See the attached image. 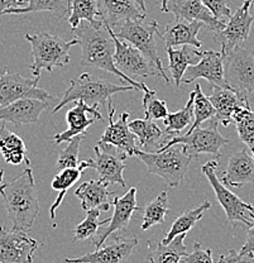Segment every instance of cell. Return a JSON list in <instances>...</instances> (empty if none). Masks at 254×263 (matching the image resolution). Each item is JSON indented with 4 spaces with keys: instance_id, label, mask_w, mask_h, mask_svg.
<instances>
[{
    "instance_id": "cell-30",
    "label": "cell",
    "mask_w": 254,
    "mask_h": 263,
    "mask_svg": "<svg viewBox=\"0 0 254 263\" xmlns=\"http://www.w3.org/2000/svg\"><path fill=\"white\" fill-rule=\"evenodd\" d=\"M83 21L90 23L95 28H100L104 26L97 0H72L70 15H68V23L71 28L73 29L79 27V24Z\"/></svg>"
},
{
    "instance_id": "cell-9",
    "label": "cell",
    "mask_w": 254,
    "mask_h": 263,
    "mask_svg": "<svg viewBox=\"0 0 254 263\" xmlns=\"http://www.w3.org/2000/svg\"><path fill=\"white\" fill-rule=\"evenodd\" d=\"M225 81L238 94L249 98L254 94V49L238 46L224 54Z\"/></svg>"
},
{
    "instance_id": "cell-22",
    "label": "cell",
    "mask_w": 254,
    "mask_h": 263,
    "mask_svg": "<svg viewBox=\"0 0 254 263\" xmlns=\"http://www.w3.org/2000/svg\"><path fill=\"white\" fill-rule=\"evenodd\" d=\"M114 205V214L111 216V220L109 223L108 228H105L100 234L99 239L95 240V247L99 249L104 246L105 240L114 234L118 230H124L128 228L130 223V219L134 212L141 210V208L136 205V189H129L125 195L115 197L113 201Z\"/></svg>"
},
{
    "instance_id": "cell-3",
    "label": "cell",
    "mask_w": 254,
    "mask_h": 263,
    "mask_svg": "<svg viewBox=\"0 0 254 263\" xmlns=\"http://www.w3.org/2000/svg\"><path fill=\"white\" fill-rule=\"evenodd\" d=\"M130 90L134 91L138 89L133 85L111 84L108 80L84 72L79 78L71 80L70 87L65 91L64 97L53 108V113H58L68 103H75L77 100L84 101L90 106L99 108L100 105L108 104L114 94H118L122 91H130Z\"/></svg>"
},
{
    "instance_id": "cell-48",
    "label": "cell",
    "mask_w": 254,
    "mask_h": 263,
    "mask_svg": "<svg viewBox=\"0 0 254 263\" xmlns=\"http://www.w3.org/2000/svg\"><path fill=\"white\" fill-rule=\"evenodd\" d=\"M136 4L141 7V9L143 10L144 13H147V7H146V0H135Z\"/></svg>"
},
{
    "instance_id": "cell-18",
    "label": "cell",
    "mask_w": 254,
    "mask_h": 263,
    "mask_svg": "<svg viewBox=\"0 0 254 263\" xmlns=\"http://www.w3.org/2000/svg\"><path fill=\"white\" fill-rule=\"evenodd\" d=\"M138 245V238H116L110 245L77 258H66L65 263H125Z\"/></svg>"
},
{
    "instance_id": "cell-23",
    "label": "cell",
    "mask_w": 254,
    "mask_h": 263,
    "mask_svg": "<svg viewBox=\"0 0 254 263\" xmlns=\"http://www.w3.org/2000/svg\"><path fill=\"white\" fill-rule=\"evenodd\" d=\"M104 23L119 27L128 21H144L147 13L141 9L135 0H97Z\"/></svg>"
},
{
    "instance_id": "cell-10",
    "label": "cell",
    "mask_w": 254,
    "mask_h": 263,
    "mask_svg": "<svg viewBox=\"0 0 254 263\" xmlns=\"http://www.w3.org/2000/svg\"><path fill=\"white\" fill-rule=\"evenodd\" d=\"M40 78L41 76H35L34 79L24 78L19 73L10 72L9 68L5 67L4 72L0 76V106L9 105L22 99L57 101V99L52 97L50 92L38 87Z\"/></svg>"
},
{
    "instance_id": "cell-41",
    "label": "cell",
    "mask_w": 254,
    "mask_h": 263,
    "mask_svg": "<svg viewBox=\"0 0 254 263\" xmlns=\"http://www.w3.org/2000/svg\"><path fill=\"white\" fill-rule=\"evenodd\" d=\"M84 137L86 136H77L68 142L66 148L60 152L58 160H57V170L61 171L65 168H72V167H79V153H80V144Z\"/></svg>"
},
{
    "instance_id": "cell-43",
    "label": "cell",
    "mask_w": 254,
    "mask_h": 263,
    "mask_svg": "<svg viewBox=\"0 0 254 263\" xmlns=\"http://www.w3.org/2000/svg\"><path fill=\"white\" fill-rule=\"evenodd\" d=\"M203 3L209 8L212 15L217 19H219V21L224 18H230L233 15L230 7L228 5L226 0H203Z\"/></svg>"
},
{
    "instance_id": "cell-33",
    "label": "cell",
    "mask_w": 254,
    "mask_h": 263,
    "mask_svg": "<svg viewBox=\"0 0 254 263\" xmlns=\"http://www.w3.org/2000/svg\"><path fill=\"white\" fill-rule=\"evenodd\" d=\"M186 234H180L168 245L162 242L149 253L148 259L151 263H180L187 256V248L185 246Z\"/></svg>"
},
{
    "instance_id": "cell-45",
    "label": "cell",
    "mask_w": 254,
    "mask_h": 263,
    "mask_svg": "<svg viewBox=\"0 0 254 263\" xmlns=\"http://www.w3.org/2000/svg\"><path fill=\"white\" fill-rule=\"evenodd\" d=\"M27 4V0H0V15L3 12L13 8H21Z\"/></svg>"
},
{
    "instance_id": "cell-35",
    "label": "cell",
    "mask_w": 254,
    "mask_h": 263,
    "mask_svg": "<svg viewBox=\"0 0 254 263\" xmlns=\"http://www.w3.org/2000/svg\"><path fill=\"white\" fill-rule=\"evenodd\" d=\"M168 210L169 206L167 191H162L152 202H149L144 208L143 221H142L141 226L142 230H148L152 227L165 223Z\"/></svg>"
},
{
    "instance_id": "cell-17",
    "label": "cell",
    "mask_w": 254,
    "mask_h": 263,
    "mask_svg": "<svg viewBox=\"0 0 254 263\" xmlns=\"http://www.w3.org/2000/svg\"><path fill=\"white\" fill-rule=\"evenodd\" d=\"M96 120H103V115L99 113V108L87 105L81 100L75 101V106L66 113L68 128L62 133L54 134V143L61 144L64 142H70L77 136H86L87 128L94 124Z\"/></svg>"
},
{
    "instance_id": "cell-36",
    "label": "cell",
    "mask_w": 254,
    "mask_h": 263,
    "mask_svg": "<svg viewBox=\"0 0 254 263\" xmlns=\"http://www.w3.org/2000/svg\"><path fill=\"white\" fill-rule=\"evenodd\" d=\"M233 123H236L238 136L240 141L247 146L254 155V110L250 105L244 106L234 115Z\"/></svg>"
},
{
    "instance_id": "cell-37",
    "label": "cell",
    "mask_w": 254,
    "mask_h": 263,
    "mask_svg": "<svg viewBox=\"0 0 254 263\" xmlns=\"http://www.w3.org/2000/svg\"><path fill=\"white\" fill-rule=\"evenodd\" d=\"M193 92V123L190 130H193L198 128L201 123L206 122V120H211L217 117V110H215L214 105L210 101L209 97L204 94L201 90V86L196 84L195 91Z\"/></svg>"
},
{
    "instance_id": "cell-32",
    "label": "cell",
    "mask_w": 254,
    "mask_h": 263,
    "mask_svg": "<svg viewBox=\"0 0 254 263\" xmlns=\"http://www.w3.org/2000/svg\"><path fill=\"white\" fill-rule=\"evenodd\" d=\"M210 208H211V202L205 201L201 205H199V206L193 208V209L187 210V212L181 214V215L173 221L171 229L168 230L166 237L163 238L162 240L163 245H168V243H171L177 235L187 234V233L195 227V224L198 223L199 220L203 219L204 214L206 213Z\"/></svg>"
},
{
    "instance_id": "cell-27",
    "label": "cell",
    "mask_w": 254,
    "mask_h": 263,
    "mask_svg": "<svg viewBox=\"0 0 254 263\" xmlns=\"http://www.w3.org/2000/svg\"><path fill=\"white\" fill-rule=\"evenodd\" d=\"M0 153L7 163L15 164V166L23 162L28 166L31 164L24 141L18 134L8 129L5 123L0 125Z\"/></svg>"
},
{
    "instance_id": "cell-34",
    "label": "cell",
    "mask_w": 254,
    "mask_h": 263,
    "mask_svg": "<svg viewBox=\"0 0 254 263\" xmlns=\"http://www.w3.org/2000/svg\"><path fill=\"white\" fill-rule=\"evenodd\" d=\"M48 12L54 14L58 18H65L70 14L68 4L66 0H27L26 7L13 8L3 12L2 15L5 14H29V13Z\"/></svg>"
},
{
    "instance_id": "cell-44",
    "label": "cell",
    "mask_w": 254,
    "mask_h": 263,
    "mask_svg": "<svg viewBox=\"0 0 254 263\" xmlns=\"http://www.w3.org/2000/svg\"><path fill=\"white\" fill-rule=\"evenodd\" d=\"M218 263H254V252L242 253L236 249H230L228 253L221 254Z\"/></svg>"
},
{
    "instance_id": "cell-16",
    "label": "cell",
    "mask_w": 254,
    "mask_h": 263,
    "mask_svg": "<svg viewBox=\"0 0 254 263\" xmlns=\"http://www.w3.org/2000/svg\"><path fill=\"white\" fill-rule=\"evenodd\" d=\"M187 76L184 78V84H192L198 79H205L215 86H229L224 75V54L221 51L201 52L198 64L191 65L187 68Z\"/></svg>"
},
{
    "instance_id": "cell-24",
    "label": "cell",
    "mask_w": 254,
    "mask_h": 263,
    "mask_svg": "<svg viewBox=\"0 0 254 263\" xmlns=\"http://www.w3.org/2000/svg\"><path fill=\"white\" fill-rule=\"evenodd\" d=\"M205 24L203 22H187L184 19L174 18L166 26L163 33L160 32V37L165 41L166 48L176 46H191L200 48L201 41H199L198 33Z\"/></svg>"
},
{
    "instance_id": "cell-29",
    "label": "cell",
    "mask_w": 254,
    "mask_h": 263,
    "mask_svg": "<svg viewBox=\"0 0 254 263\" xmlns=\"http://www.w3.org/2000/svg\"><path fill=\"white\" fill-rule=\"evenodd\" d=\"M190 47L191 46H184L180 49H176L174 47L167 48L168 70L177 87L181 85L182 80H184L187 68L191 65H195V61H199V60H195V57H200L201 54V51L193 49L195 47Z\"/></svg>"
},
{
    "instance_id": "cell-31",
    "label": "cell",
    "mask_w": 254,
    "mask_h": 263,
    "mask_svg": "<svg viewBox=\"0 0 254 263\" xmlns=\"http://www.w3.org/2000/svg\"><path fill=\"white\" fill-rule=\"evenodd\" d=\"M129 128L138 137L139 148L147 147H162L166 144L167 139L163 138L162 130L160 129L154 120L144 118V119H134L129 122ZM158 148V149H160Z\"/></svg>"
},
{
    "instance_id": "cell-2",
    "label": "cell",
    "mask_w": 254,
    "mask_h": 263,
    "mask_svg": "<svg viewBox=\"0 0 254 263\" xmlns=\"http://www.w3.org/2000/svg\"><path fill=\"white\" fill-rule=\"evenodd\" d=\"M0 195L4 200V206L13 223V229L28 232L40 214L37 185L31 167H27L10 182L2 183Z\"/></svg>"
},
{
    "instance_id": "cell-38",
    "label": "cell",
    "mask_w": 254,
    "mask_h": 263,
    "mask_svg": "<svg viewBox=\"0 0 254 263\" xmlns=\"http://www.w3.org/2000/svg\"><path fill=\"white\" fill-rule=\"evenodd\" d=\"M166 125V132L169 136L177 134L184 130L188 124L193 123V92H191L187 104L176 113H169L166 119H163Z\"/></svg>"
},
{
    "instance_id": "cell-7",
    "label": "cell",
    "mask_w": 254,
    "mask_h": 263,
    "mask_svg": "<svg viewBox=\"0 0 254 263\" xmlns=\"http://www.w3.org/2000/svg\"><path fill=\"white\" fill-rule=\"evenodd\" d=\"M218 127L219 122L217 119H211L207 127L204 128L199 125L193 130H188L184 136L180 134L176 137H169L166 144H163L158 151H165L176 144H182L185 151L193 158L199 155H211L215 158H219L220 149L230 141L221 136Z\"/></svg>"
},
{
    "instance_id": "cell-8",
    "label": "cell",
    "mask_w": 254,
    "mask_h": 263,
    "mask_svg": "<svg viewBox=\"0 0 254 263\" xmlns=\"http://www.w3.org/2000/svg\"><path fill=\"white\" fill-rule=\"evenodd\" d=\"M114 33L120 40L127 41L135 48H138L157 68L161 78H163V80L167 84L171 82L168 76L166 75L160 53H158L157 45H155L154 34H160L157 21H152L149 23H146L144 21H128L120 24L119 31Z\"/></svg>"
},
{
    "instance_id": "cell-47",
    "label": "cell",
    "mask_w": 254,
    "mask_h": 263,
    "mask_svg": "<svg viewBox=\"0 0 254 263\" xmlns=\"http://www.w3.org/2000/svg\"><path fill=\"white\" fill-rule=\"evenodd\" d=\"M168 2L169 0H161V12L162 13H168L167 10V5H168Z\"/></svg>"
},
{
    "instance_id": "cell-19",
    "label": "cell",
    "mask_w": 254,
    "mask_h": 263,
    "mask_svg": "<svg viewBox=\"0 0 254 263\" xmlns=\"http://www.w3.org/2000/svg\"><path fill=\"white\" fill-rule=\"evenodd\" d=\"M167 10L177 19L203 22L205 27L214 33L221 31L225 27V22L215 18L203 0H169Z\"/></svg>"
},
{
    "instance_id": "cell-28",
    "label": "cell",
    "mask_w": 254,
    "mask_h": 263,
    "mask_svg": "<svg viewBox=\"0 0 254 263\" xmlns=\"http://www.w3.org/2000/svg\"><path fill=\"white\" fill-rule=\"evenodd\" d=\"M85 170H87V166L86 163H85V161H83V162H80V166L79 167L61 170V171L53 177V180H52L51 182V186L53 190L58 191V196L56 197V200H54V202L50 208V216L52 221H53L54 218H56V210L58 209L61 202L64 201L67 191L81 179Z\"/></svg>"
},
{
    "instance_id": "cell-39",
    "label": "cell",
    "mask_w": 254,
    "mask_h": 263,
    "mask_svg": "<svg viewBox=\"0 0 254 263\" xmlns=\"http://www.w3.org/2000/svg\"><path fill=\"white\" fill-rule=\"evenodd\" d=\"M102 210L100 209H92L89 210L86 215V219L81 221L75 229H73V240H86L89 238H91L92 235H95L99 230L100 227L104 223H110L111 218L105 219V220L100 221L99 215Z\"/></svg>"
},
{
    "instance_id": "cell-5",
    "label": "cell",
    "mask_w": 254,
    "mask_h": 263,
    "mask_svg": "<svg viewBox=\"0 0 254 263\" xmlns=\"http://www.w3.org/2000/svg\"><path fill=\"white\" fill-rule=\"evenodd\" d=\"M26 40L32 46L33 64L29 65L32 75L41 76L43 70L52 72L56 67H64L70 62V48L79 41H65L58 35L42 32L38 34L26 33Z\"/></svg>"
},
{
    "instance_id": "cell-14",
    "label": "cell",
    "mask_w": 254,
    "mask_h": 263,
    "mask_svg": "<svg viewBox=\"0 0 254 263\" xmlns=\"http://www.w3.org/2000/svg\"><path fill=\"white\" fill-rule=\"evenodd\" d=\"M108 114H109V124L105 132L99 139L100 143L111 144L118 148L120 152L125 153L128 157L134 156L136 147V139L138 137L130 130L129 119L130 114L128 111H123L120 114L118 120H114V114H115V108L113 105V100L108 103Z\"/></svg>"
},
{
    "instance_id": "cell-12",
    "label": "cell",
    "mask_w": 254,
    "mask_h": 263,
    "mask_svg": "<svg viewBox=\"0 0 254 263\" xmlns=\"http://www.w3.org/2000/svg\"><path fill=\"white\" fill-rule=\"evenodd\" d=\"M38 242L24 230L0 227V263H32Z\"/></svg>"
},
{
    "instance_id": "cell-25",
    "label": "cell",
    "mask_w": 254,
    "mask_h": 263,
    "mask_svg": "<svg viewBox=\"0 0 254 263\" xmlns=\"http://www.w3.org/2000/svg\"><path fill=\"white\" fill-rule=\"evenodd\" d=\"M221 181L231 187H242L254 182V155L248 148L234 153L221 175Z\"/></svg>"
},
{
    "instance_id": "cell-11",
    "label": "cell",
    "mask_w": 254,
    "mask_h": 263,
    "mask_svg": "<svg viewBox=\"0 0 254 263\" xmlns=\"http://www.w3.org/2000/svg\"><path fill=\"white\" fill-rule=\"evenodd\" d=\"M254 7V0H245L240 8H238L228 23L219 32L215 33V41L220 43L223 54L229 53L238 46H242L249 37L254 16L250 9Z\"/></svg>"
},
{
    "instance_id": "cell-6",
    "label": "cell",
    "mask_w": 254,
    "mask_h": 263,
    "mask_svg": "<svg viewBox=\"0 0 254 263\" xmlns=\"http://www.w3.org/2000/svg\"><path fill=\"white\" fill-rule=\"evenodd\" d=\"M217 170L218 162L215 160L209 161L201 167V171L206 176L218 201L226 214L228 221L233 227L240 226L243 228H250L254 224V206L231 193L225 183L218 177Z\"/></svg>"
},
{
    "instance_id": "cell-46",
    "label": "cell",
    "mask_w": 254,
    "mask_h": 263,
    "mask_svg": "<svg viewBox=\"0 0 254 263\" xmlns=\"http://www.w3.org/2000/svg\"><path fill=\"white\" fill-rule=\"evenodd\" d=\"M242 253H250L254 252V224L250 228H248L247 232V240H245L244 246L240 249Z\"/></svg>"
},
{
    "instance_id": "cell-26",
    "label": "cell",
    "mask_w": 254,
    "mask_h": 263,
    "mask_svg": "<svg viewBox=\"0 0 254 263\" xmlns=\"http://www.w3.org/2000/svg\"><path fill=\"white\" fill-rule=\"evenodd\" d=\"M110 183L102 179L85 181L75 191V195L81 200V208L85 212L100 209L108 212L110 209L111 193L109 190Z\"/></svg>"
},
{
    "instance_id": "cell-50",
    "label": "cell",
    "mask_w": 254,
    "mask_h": 263,
    "mask_svg": "<svg viewBox=\"0 0 254 263\" xmlns=\"http://www.w3.org/2000/svg\"><path fill=\"white\" fill-rule=\"evenodd\" d=\"M67 4H68V9L71 10V5H72V0H66Z\"/></svg>"
},
{
    "instance_id": "cell-4",
    "label": "cell",
    "mask_w": 254,
    "mask_h": 263,
    "mask_svg": "<svg viewBox=\"0 0 254 263\" xmlns=\"http://www.w3.org/2000/svg\"><path fill=\"white\" fill-rule=\"evenodd\" d=\"M134 156L143 161L149 174L160 176L169 187H177L182 182L193 158L182 144L155 152H146L138 147Z\"/></svg>"
},
{
    "instance_id": "cell-40",
    "label": "cell",
    "mask_w": 254,
    "mask_h": 263,
    "mask_svg": "<svg viewBox=\"0 0 254 263\" xmlns=\"http://www.w3.org/2000/svg\"><path fill=\"white\" fill-rule=\"evenodd\" d=\"M143 109L146 118L152 120H163L166 119L169 114L166 101L157 98L154 90L148 89V87L144 89Z\"/></svg>"
},
{
    "instance_id": "cell-49",
    "label": "cell",
    "mask_w": 254,
    "mask_h": 263,
    "mask_svg": "<svg viewBox=\"0 0 254 263\" xmlns=\"http://www.w3.org/2000/svg\"><path fill=\"white\" fill-rule=\"evenodd\" d=\"M4 170H0V185H2V183H3V179H4Z\"/></svg>"
},
{
    "instance_id": "cell-42",
    "label": "cell",
    "mask_w": 254,
    "mask_h": 263,
    "mask_svg": "<svg viewBox=\"0 0 254 263\" xmlns=\"http://www.w3.org/2000/svg\"><path fill=\"white\" fill-rule=\"evenodd\" d=\"M185 263H214L211 249H204L200 243L193 246V251L184 258Z\"/></svg>"
},
{
    "instance_id": "cell-15",
    "label": "cell",
    "mask_w": 254,
    "mask_h": 263,
    "mask_svg": "<svg viewBox=\"0 0 254 263\" xmlns=\"http://www.w3.org/2000/svg\"><path fill=\"white\" fill-rule=\"evenodd\" d=\"M111 33H113L114 42H115L114 61H115L116 67L120 71H123L127 75L130 73V75H136L141 76V78L160 75L157 68L149 62V60L138 48H135L127 41L120 40L114 32Z\"/></svg>"
},
{
    "instance_id": "cell-13",
    "label": "cell",
    "mask_w": 254,
    "mask_h": 263,
    "mask_svg": "<svg viewBox=\"0 0 254 263\" xmlns=\"http://www.w3.org/2000/svg\"><path fill=\"white\" fill-rule=\"evenodd\" d=\"M113 147L111 144L97 142L96 146L94 147L95 158L86 160L85 163L87 168H94L96 171L99 179L109 183H118L124 187L127 182L123 177V171L125 170V164L123 163V161L128 156L118 151V148Z\"/></svg>"
},
{
    "instance_id": "cell-1",
    "label": "cell",
    "mask_w": 254,
    "mask_h": 263,
    "mask_svg": "<svg viewBox=\"0 0 254 263\" xmlns=\"http://www.w3.org/2000/svg\"><path fill=\"white\" fill-rule=\"evenodd\" d=\"M72 31L75 33V38L79 41V45L81 46V65L108 71L141 91H144L147 87L144 82L132 80L130 76L116 67L114 61L115 42L110 26L104 23L100 28H95L90 23L83 21Z\"/></svg>"
},
{
    "instance_id": "cell-21",
    "label": "cell",
    "mask_w": 254,
    "mask_h": 263,
    "mask_svg": "<svg viewBox=\"0 0 254 263\" xmlns=\"http://www.w3.org/2000/svg\"><path fill=\"white\" fill-rule=\"evenodd\" d=\"M50 106V101L38 99H22L9 105L0 106V122L12 123L19 128L24 124H35L41 114Z\"/></svg>"
},
{
    "instance_id": "cell-20",
    "label": "cell",
    "mask_w": 254,
    "mask_h": 263,
    "mask_svg": "<svg viewBox=\"0 0 254 263\" xmlns=\"http://www.w3.org/2000/svg\"><path fill=\"white\" fill-rule=\"evenodd\" d=\"M209 99L217 110V117L214 119H217L224 127H228L233 122L234 115L240 109L250 105L249 98L238 94L230 86L221 87L214 85L209 94Z\"/></svg>"
}]
</instances>
